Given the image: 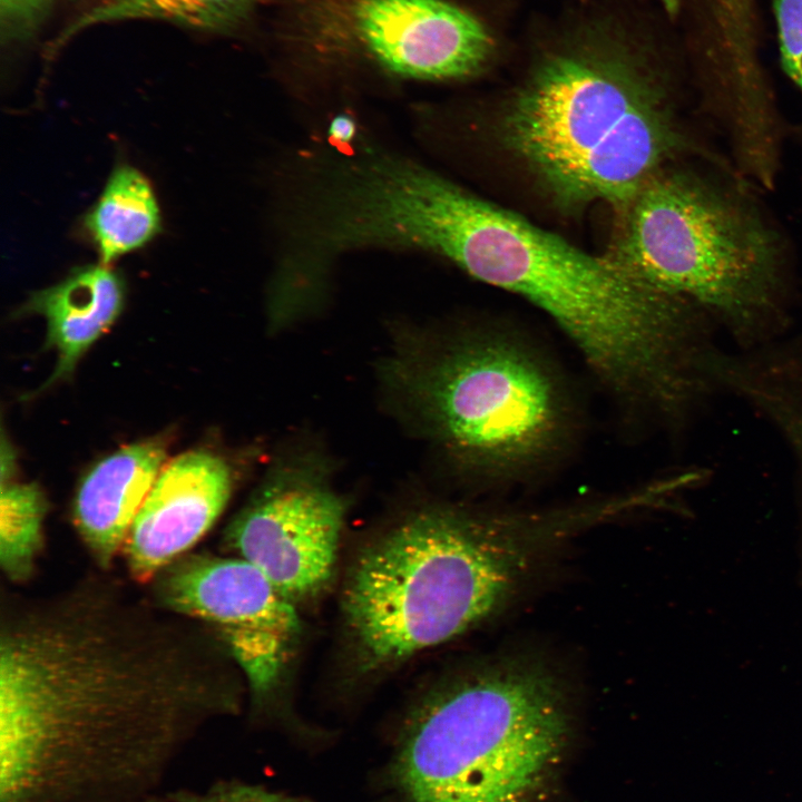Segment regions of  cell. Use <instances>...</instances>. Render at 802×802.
<instances>
[{"instance_id": "cell-1", "label": "cell", "mask_w": 802, "mask_h": 802, "mask_svg": "<svg viewBox=\"0 0 802 802\" xmlns=\"http://www.w3.org/2000/svg\"><path fill=\"white\" fill-rule=\"evenodd\" d=\"M196 635L63 597L0 635V802H163L182 750L232 713Z\"/></svg>"}, {"instance_id": "cell-2", "label": "cell", "mask_w": 802, "mask_h": 802, "mask_svg": "<svg viewBox=\"0 0 802 802\" xmlns=\"http://www.w3.org/2000/svg\"><path fill=\"white\" fill-rule=\"evenodd\" d=\"M426 248L539 307L624 405L659 395L688 359L695 323L684 299L443 177L430 198Z\"/></svg>"}, {"instance_id": "cell-3", "label": "cell", "mask_w": 802, "mask_h": 802, "mask_svg": "<svg viewBox=\"0 0 802 802\" xmlns=\"http://www.w3.org/2000/svg\"><path fill=\"white\" fill-rule=\"evenodd\" d=\"M575 507L492 512L429 505L369 538L342 587L351 668L374 678L496 614L549 545L580 529Z\"/></svg>"}, {"instance_id": "cell-4", "label": "cell", "mask_w": 802, "mask_h": 802, "mask_svg": "<svg viewBox=\"0 0 802 802\" xmlns=\"http://www.w3.org/2000/svg\"><path fill=\"white\" fill-rule=\"evenodd\" d=\"M501 137L567 206L623 208L679 145L655 67L626 43L596 36L536 65L503 115Z\"/></svg>"}, {"instance_id": "cell-5", "label": "cell", "mask_w": 802, "mask_h": 802, "mask_svg": "<svg viewBox=\"0 0 802 802\" xmlns=\"http://www.w3.org/2000/svg\"><path fill=\"white\" fill-rule=\"evenodd\" d=\"M573 740L560 679L532 659H501L412 702L389 776L399 802H552Z\"/></svg>"}, {"instance_id": "cell-6", "label": "cell", "mask_w": 802, "mask_h": 802, "mask_svg": "<svg viewBox=\"0 0 802 802\" xmlns=\"http://www.w3.org/2000/svg\"><path fill=\"white\" fill-rule=\"evenodd\" d=\"M383 374L412 421L481 481H517L542 471L560 458L575 430L561 372L508 330L408 336Z\"/></svg>"}, {"instance_id": "cell-7", "label": "cell", "mask_w": 802, "mask_h": 802, "mask_svg": "<svg viewBox=\"0 0 802 802\" xmlns=\"http://www.w3.org/2000/svg\"><path fill=\"white\" fill-rule=\"evenodd\" d=\"M620 209L610 256L657 288L716 312L741 336L762 333L779 288V252L755 215L676 173H658Z\"/></svg>"}, {"instance_id": "cell-8", "label": "cell", "mask_w": 802, "mask_h": 802, "mask_svg": "<svg viewBox=\"0 0 802 802\" xmlns=\"http://www.w3.org/2000/svg\"><path fill=\"white\" fill-rule=\"evenodd\" d=\"M172 610L208 624L245 675L257 705L277 700L301 643L295 604L241 557L194 556L160 581Z\"/></svg>"}, {"instance_id": "cell-9", "label": "cell", "mask_w": 802, "mask_h": 802, "mask_svg": "<svg viewBox=\"0 0 802 802\" xmlns=\"http://www.w3.org/2000/svg\"><path fill=\"white\" fill-rule=\"evenodd\" d=\"M345 512L321 467L285 463L268 473L227 537L238 557L296 605L330 586Z\"/></svg>"}, {"instance_id": "cell-10", "label": "cell", "mask_w": 802, "mask_h": 802, "mask_svg": "<svg viewBox=\"0 0 802 802\" xmlns=\"http://www.w3.org/2000/svg\"><path fill=\"white\" fill-rule=\"evenodd\" d=\"M315 27L394 75L421 80L470 77L493 41L471 13L446 0H319Z\"/></svg>"}, {"instance_id": "cell-11", "label": "cell", "mask_w": 802, "mask_h": 802, "mask_svg": "<svg viewBox=\"0 0 802 802\" xmlns=\"http://www.w3.org/2000/svg\"><path fill=\"white\" fill-rule=\"evenodd\" d=\"M232 485L227 462L207 450L182 453L165 464L126 539L133 577L146 581L189 549L223 512Z\"/></svg>"}, {"instance_id": "cell-12", "label": "cell", "mask_w": 802, "mask_h": 802, "mask_svg": "<svg viewBox=\"0 0 802 802\" xmlns=\"http://www.w3.org/2000/svg\"><path fill=\"white\" fill-rule=\"evenodd\" d=\"M166 460L159 438L123 447L97 462L82 478L74 516L89 550L107 565L130 527Z\"/></svg>"}, {"instance_id": "cell-13", "label": "cell", "mask_w": 802, "mask_h": 802, "mask_svg": "<svg viewBox=\"0 0 802 802\" xmlns=\"http://www.w3.org/2000/svg\"><path fill=\"white\" fill-rule=\"evenodd\" d=\"M124 303L123 277L102 263L77 267L59 283L28 297L18 315L43 316L46 348L57 353L56 368L40 390L74 373L82 355L117 320Z\"/></svg>"}, {"instance_id": "cell-14", "label": "cell", "mask_w": 802, "mask_h": 802, "mask_svg": "<svg viewBox=\"0 0 802 802\" xmlns=\"http://www.w3.org/2000/svg\"><path fill=\"white\" fill-rule=\"evenodd\" d=\"M84 225L102 264L145 246L160 229V211L148 178L131 166L117 167Z\"/></svg>"}, {"instance_id": "cell-15", "label": "cell", "mask_w": 802, "mask_h": 802, "mask_svg": "<svg viewBox=\"0 0 802 802\" xmlns=\"http://www.w3.org/2000/svg\"><path fill=\"white\" fill-rule=\"evenodd\" d=\"M257 0H101L59 36L57 45L95 25L150 19L205 32H229L252 14Z\"/></svg>"}, {"instance_id": "cell-16", "label": "cell", "mask_w": 802, "mask_h": 802, "mask_svg": "<svg viewBox=\"0 0 802 802\" xmlns=\"http://www.w3.org/2000/svg\"><path fill=\"white\" fill-rule=\"evenodd\" d=\"M45 512L46 499L36 483L1 479L0 565L9 579L22 580L32 571Z\"/></svg>"}, {"instance_id": "cell-17", "label": "cell", "mask_w": 802, "mask_h": 802, "mask_svg": "<svg viewBox=\"0 0 802 802\" xmlns=\"http://www.w3.org/2000/svg\"><path fill=\"white\" fill-rule=\"evenodd\" d=\"M754 407L785 438L802 472V355L784 364L760 387Z\"/></svg>"}, {"instance_id": "cell-18", "label": "cell", "mask_w": 802, "mask_h": 802, "mask_svg": "<svg viewBox=\"0 0 802 802\" xmlns=\"http://www.w3.org/2000/svg\"><path fill=\"white\" fill-rule=\"evenodd\" d=\"M781 63L802 92V0H773Z\"/></svg>"}, {"instance_id": "cell-19", "label": "cell", "mask_w": 802, "mask_h": 802, "mask_svg": "<svg viewBox=\"0 0 802 802\" xmlns=\"http://www.w3.org/2000/svg\"><path fill=\"white\" fill-rule=\"evenodd\" d=\"M58 0H0V27L3 42L29 39Z\"/></svg>"}, {"instance_id": "cell-20", "label": "cell", "mask_w": 802, "mask_h": 802, "mask_svg": "<svg viewBox=\"0 0 802 802\" xmlns=\"http://www.w3.org/2000/svg\"><path fill=\"white\" fill-rule=\"evenodd\" d=\"M163 802H251V784L221 781L204 791L186 789L168 792Z\"/></svg>"}, {"instance_id": "cell-21", "label": "cell", "mask_w": 802, "mask_h": 802, "mask_svg": "<svg viewBox=\"0 0 802 802\" xmlns=\"http://www.w3.org/2000/svg\"><path fill=\"white\" fill-rule=\"evenodd\" d=\"M702 13L717 25L737 26L757 14L756 0H702Z\"/></svg>"}, {"instance_id": "cell-22", "label": "cell", "mask_w": 802, "mask_h": 802, "mask_svg": "<svg viewBox=\"0 0 802 802\" xmlns=\"http://www.w3.org/2000/svg\"><path fill=\"white\" fill-rule=\"evenodd\" d=\"M355 134L356 123L350 115H338L330 123L329 135L338 143L350 144Z\"/></svg>"}, {"instance_id": "cell-23", "label": "cell", "mask_w": 802, "mask_h": 802, "mask_svg": "<svg viewBox=\"0 0 802 802\" xmlns=\"http://www.w3.org/2000/svg\"><path fill=\"white\" fill-rule=\"evenodd\" d=\"M257 802H305L301 799L271 791L260 785Z\"/></svg>"}, {"instance_id": "cell-24", "label": "cell", "mask_w": 802, "mask_h": 802, "mask_svg": "<svg viewBox=\"0 0 802 802\" xmlns=\"http://www.w3.org/2000/svg\"><path fill=\"white\" fill-rule=\"evenodd\" d=\"M665 11L671 16H676L681 9L682 0H658Z\"/></svg>"}]
</instances>
